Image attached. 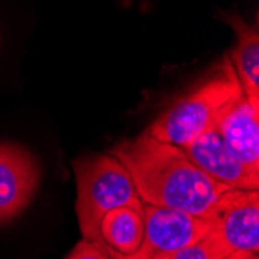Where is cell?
<instances>
[{
	"mask_svg": "<svg viewBox=\"0 0 259 259\" xmlns=\"http://www.w3.org/2000/svg\"><path fill=\"white\" fill-rule=\"evenodd\" d=\"M39 179L37 161L27 149L0 143V224L13 221L30 205Z\"/></svg>",
	"mask_w": 259,
	"mask_h": 259,
	"instance_id": "5",
	"label": "cell"
},
{
	"mask_svg": "<svg viewBox=\"0 0 259 259\" xmlns=\"http://www.w3.org/2000/svg\"><path fill=\"white\" fill-rule=\"evenodd\" d=\"M230 253L231 251L224 244L214 227H211V230L199 241L186 245L177 251L157 256L154 259H224Z\"/></svg>",
	"mask_w": 259,
	"mask_h": 259,
	"instance_id": "11",
	"label": "cell"
},
{
	"mask_svg": "<svg viewBox=\"0 0 259 259\" xmlns=\"http://www.w3.org/2000/svg\"><path fill=\"white\" fill-rule=\"evenodd\" d=\"M216 131L231 154L259 176V97L242 95L221 116Z\"/></svg>",
	"mask_w": 259,
	"mask_h": 259,
	"instance_id": "8",
	"label": "cell"
},
{
	"mask_svg": "<svg viewBox=\"0 0 259 259\" xmlns=\"http://www.w3.org/2000/svg\"><path fill=\"white\" fill-rule=\"evenodd\" d=\"M65 259H109V254L104 244L82 239Z\"/></svg>",
	"mask_w": 259,
	"mask_h": 259,
	"instance_id": "12",
	"label": "cell"
},
{
	"mask_svg": "<svg viewBox=\"0 0 259 259\" xmlns=\"http://www.w3.org/2000/svg\"><path fill=\"white\" fill-rule=\"evenodd\" d=\"M145 233L143 206H118L103 218L100 238L106 250L120 256L134 254Z\"/></svg>",
	"mask_w": 259,
	"mask_h": 259,
	"instance_id": "9",
	"label": "cell"
},
{
	"mask_svg": "<svg viewBox=\"0 0 259 259\" xmlns=\"http://www.w3.org/2000/svg\"><path fill=\"white\" fill-rule=\"evenodd\" d=\"M76 176V216L82 239L101 242L100 225L118 206H143L131 174L112 154H95L73 163ZM103 244V242H101Z\"/></svg>",
	"mask_w": 259,
	"mask_h": 259,
	"instance_id": "3",
	"label": "cell"
},
{
	"mask_svg": "<svg viewBox=\"0 0 259 259\" xmlns=\"http://www.w3.org/2000/svg\"><path fill=\"white\" fill-rule=\"evenodd\" d=\"M190 160L209 179L241 191H257L259 176L250 172L231 154L216 129H211L182 148Z\"/></svg>",
	"mask_w": 259,
	"mask_h": 259,
	"instance_id": "7",
	"label": "cell"
},
{
	"mask_svg": "<svg viewBox=\"0 0 259 259\" xmlns=\"http://www.w3.org/2000/svg\"><path fill=\"white\" fill-rule=\"evenodd\" d=\"M257 254H250V253H239V251H234L230 253L228 256H225L224 259H254Z\"/></svg>",
	"mask_w": 259,
	"mask_h": 259,
	"instance_id": "13",
	"label": "cell"
},
{
	"mask_svg": "<svg viewBox=\"0 0 259 259\" xmlns=\"http://www.w3.org/2000/svg\"><path fill=\"white\" fill-rule=\"evenodd\" d=\"M143 221L145 233L138 250L131 256L107 251L109 259H154L199 241L213 227L211 221L146 203H143Z\"/></svg>",
	"mask_w": 259,
	"mask_h": 259,
	"instance_id": "4",
	"label": "cell"
},
{
	"mask_svg": "<svg viewBox=\"0 0 259 259\" xmlns=\"http://www.w3.org/2000/svg\"><path fill=\"white\" fill-rule=\"evenodd\" d=\"M254 259H259V256H256V257H254Z\"/></svg>",
	"mask_w": 259,
	"mask_h": 259,
	"instance_id": "14",
	"label": "cell"
},
{
	"mask_svg": "<svg viewBox=\"0 0 259 259\" xmlns=\"http://www.w3.org/2000/svg\"><path fill=\"white\" fill-rule=\"evenodd\" d=\"M230 23L236 31L238 42L228 59L244 95L259 97V34L241 17L230 19Z\"/></svg>",
	"mask_w": 259,
	"mask_h": 259,
	"instance_id": "10",
	"label": "cell"
},
{
	"mask_svg": "<svg viewBox=\"0 0 259 259\" xmlns=\"http://www.w3.org/2000/svg\"><path fill=\"white\" fill-rule=\"evenodd\" d=\"M213 222L231 253H259V193L230 190Z\"/></svg>",
	"mask_w": 259,
	"mask_h": 259,
	"instance_id": "6",
	"label": "cell"
},
{
	"mask_svg": "<svg viewBox=\"0 0 259 259\" xmlns=\"http://www.w3.org/2000/svg\"><path fill=\"white\" fill-rule=\"evenodd\" d=\"M242 95L239 79L227 56L219 73L171 104L146 132L163 143L183 148L205 132L216 129L221 116Z\"/></svg>",
	"mask_w": 259,
	"mask_h": 259,
	"instance_id": "2",
	"label": "cell"
},
{
	"mask_svg": "<svg viewBox=\"0 0 259 259\" xmlns=\"http://www.w3.org/2000/svg\"><path fill=\"white\" fill-rule=\"evenodd\" d=\"M131 174L140 200L213 221L230 188L209 179L179 146L152 138L146 131L110 152Z\"/></svg>",
	"mask_w": 259,
	"mask_h": 259,
	"instance_id": "1",
	"label": "cell"
}]
</instances>
